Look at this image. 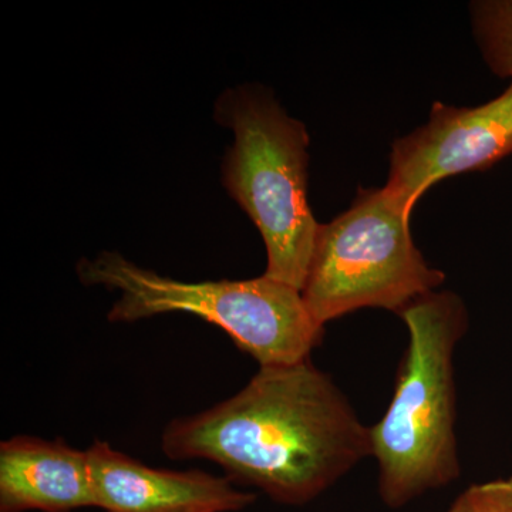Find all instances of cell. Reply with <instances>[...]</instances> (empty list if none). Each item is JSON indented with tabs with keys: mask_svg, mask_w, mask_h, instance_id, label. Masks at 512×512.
<instances>
[{
	"mask_svg": "<svg viewBox=\"0 0 512 512\" xmlns=\"http://www.w3.org/2000/svg\"><path fill=\"white\" fill-rule=\"evenodd\" d=\"M173 460H210L275 503L316 500L372 457L370 427L312 359L259 366L237 394L165 426Z\"/></svg>",
	"mask_w": 512,
	"mask_h": 512,
	"instance_id": "1",
	"label": "cell"
},
{
	"mask_svg": "<svg viewBox=\"0 0 512 512\" xmlns=\"http://www.w3.org/2000/svg\"><path fill=\"white\" fill-rule=\"evenodd\" d=\"M407 346L386 412L370 427L379 495L400 510L461 476L454 356L468 330L466 303L451 291L421 296L399 313Z\"/></svg>",
	"mask_w": 512,
	"mask_h": 512,
	"instance_id": "2",
	"label": "cell"
},
{
	"mask_svg": "<svg viewBox=\"0 0 512 512\" xmlns=\"http://www.w3.org/2000/svg\"><path fill=\"white\" fill-rule=\"evenodd\" d=\"M215 116L234 131L222 163V184L264 239L262 275L301 291L320 224L308 202L309 136L269 90L229 89Z\"/></svg>",
	"mask_w": 512,
	"mask_h": 512,
	"instance_id": "3",
	"label": "cell"
},
{
	"mask_svg": "<svg viewBox=\"0 0 512 512\" xmlns=\"http://www.w3.org/2000/svg\"><path fill=\"white\" fill-rule=\"evenodd\" d=\"M76 272L84 285L120 292L107 315L110 322L187 313L224 330L259 366L311 359L325 336L301 291L265 275L241 281L184 282L109 251L80 259Z\"/></svg>",
	"mask_w": 512,
	"mask_h": 512,
	"instance_id": "4",
	"label": "cell"
},
{
	"mask_svg": "<svg viewBox=\"0 0 512 512\" xmlns=\"http://www.w3.org/2000/svg\"><path fill=\"white\" fill-rule=\"evenodd\" d=\"M412 211L382 188H360L349 210L320 224L301 293L312 318L326 323L359 311L399 315L446 281L410 231Z\"/></svg>",
	"mask_w": 512,
	"mask_h": 512,
	"instance_id": "5",
	"label": "cell"
},
{
	"mask_svg": "<svg viewBox=\"0 0 512 512\" xmlns=\"http://www.w3.org/2000/svg\"><path fill=\"white\" fill-rule=\"evenodd\" d=\"M510 156L512 80L500 96L480 106L434 103L424 126L394 141L384 187L413 211L439 181L488 170Z\"/></svg>",
	"mask_w": 512,
	"mask_h": 512,
	"instance_id": "6",
	"label": "cell"
},
{
	"mask_svg": "<svg viewBox=\"0 0 512 512\" xmlns=\"http://www.w3.org/2000/svg\"><path fill=\"white\" fill-rule=\"evenodd\" d=\"M87 454L96 507L106 512H237L256 500L228 477L148 467L106 441Z\"/></svg>",
	"mask_w": 512,
	"mask_h": 512,
	"instance_id": "7",
	"label": "cell"
},
{
	"mask_svg": "<svg viewBox=\"0 0 512 512\" xmlns=\"http://www.w3.org/2000/svg\"><path fill=\"white\" fill-rule=\"evenodd\" d=\"M96 507L87 450L16 436L0 444V512Z\"/></svg>",
	"mask_w": 512,
	"mask_h": 512,
	"instance_id": "8",
	"label": "cell"
},
{
	"mask_svg": "<svg viewBox=\"0 0 512 512\" xmlns=\"http://www.w3.org/2000/svg\"><path fill=\"white\" fill-rule=\"evenodd\" d=\"M470 18L488 69L512 80V0H478L470 5Z\"/></svg>",
	"mask_w": 512,
	"mask_h": 512,
	"instance_id": "9",
	"label": "cell"
},
{
	"mask_svg": "<svg viewBox=\"0 0 512 512\" xmlns=\"http://www.w3.org/2000/svg\"><path fill=\"white\" fill-rule=\"evenodd\" d=\"M447 512H512V477L470 485Z\"/></svg>",
	"mask_w": 512,
	"mask_h": 512,
	"instance_id": "10",
	"label": "cell"
}]
</instances>
